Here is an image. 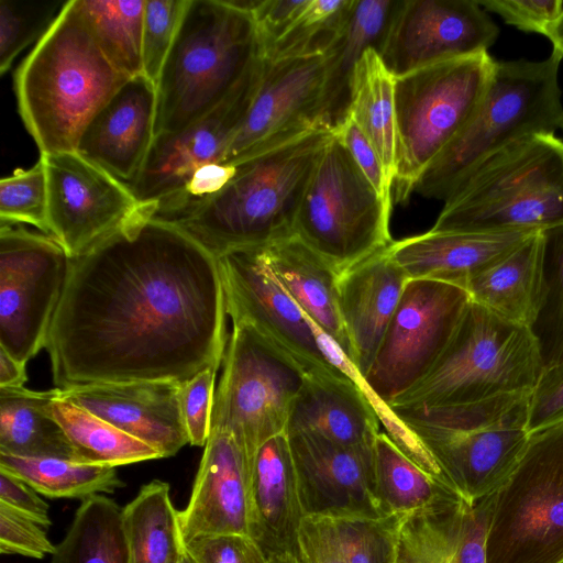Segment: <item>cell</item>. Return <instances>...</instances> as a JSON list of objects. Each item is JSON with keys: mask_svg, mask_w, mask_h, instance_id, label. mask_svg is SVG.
Here are the masks:
<instances>
[{"mask_svg": "<svg viewBox=\"0 0 563 563\" xmlns=\"http://www.w3.org/2000/svg\"><path fill=\"white\" fill-rule=\"evenodd\" d=\"M217 257L148 209L70 258L45 349L57 388L185 383L222 365L229 333Z\"/></svg>", "mask_w": 563, "mask_h": 563, "instance_id": "obj_1", "label": "cell"}, {"mask_svg": "<svg viewBox=\"0 0 563 563\" xmlns=\"http://www.w3.org/2000/svg\"><path fill=\"white\" fill-rule=\"evenodd\" d=\"M128 79L77 0H68L13 77L20 117L40 155L76 152L89 121Z\"/></svg>", "mask_w": 563, "mask_h": 563, "instance_id": "obj_2", "label": "cell"}, {"mask_svg": "<svg viewBox=\"0 0 563 563\" xmlns=\"http://www.w3.org/2000/svg\"><path fill=\"white\" fill-rule=\"evenodd\" d=\"M333 134L319 129L232 164L235 172L220 191L170 222L217 258L294 235L303 195Z\"/></svg>", "mask_w": 563, "mask_h": 563, "instance_id": "obj_3", "label": "cell"}, {"mask_svg": "<svg viewBox=\"0 0 563 563\" xmlns=\"http://www.w3.org/2000/svg\"><path fill=\"white\" fill-rule=\"evenodd\" d=\"M261 56L253 15L228 0H188L156 85L155 135L201 120Z\"/></svg>", "mask_w": 563, "mask_h": 563, "instance_id": "obj_4", "label": "cell"}, {"mask_svg": "<svg viewBox=\"0 0 563 563\" xmlns=\"http://www.w3.org/2000/svg\"><path fill=\"white\" fill-rule=\"evenodd\" d=\"M562 59L554 49L541 60L496 59L490 84L473 118L422 173L413 192L445 201L496 154L532 135L556 134L563 123L559 84Z\"/></svg>", "mask_w": 563, "mask_h": 563, "instance_id": "obj_5", "label": "cell"}, {"mask_svg": "<svg viewBox=\"0 0 563 563\" xmlns=\"http://www.w3.org/2000/svg\"><path fill=\"white\" fill-rule=\"evenodd\" d=\"M561 223L563 139L537 134L475 169L444 201L430 231H543Z\"/></svg>", "mask_w": 563, "mask_h": 563, "instance_id": "obj_6", "label": "cell"}, {"mask_svg": "<svg viewBox=\"0 0 563 563\" xmlns=\"http://www.w3.org/2000/svg\"><path fill=\"white\" fill-rule=\"evenodd\" d=\"M543 361L530 328L472 299L428 374L387 408H438L532 393Z\"/></svg>", "mask_w": 563, "mask_h": 563, "instance_id": "obj_7", "label": "cell"}, {"mask_svg": "<svg viewBox=\"0 0 563 563\" xmlns=\"http://www.w3.org/2000/svg\"><path fill=\"white\" fill-rule=\"evenodd\" d=\"M488 52L439 62L395 79V201L413 192L422 173L473 118L490 84Z\"/></svg>", "mask_w": 563, "mask_h": 563, "instance_id": "obj_8", "label": "cell"}, {"mask_svg": "<svg viewBox=\"0 0 563 563\" xmlns=\"http://www.w3.org/2000/svg\"><path fill=\"white\" fill-rule=\"evenodd\" d=\"M563 561V422L530 434L494 493L487 563Z\"/></svg>", "mask_w": 563, "mask_h": 563, "instance_id": "obj_9", "label": "cell"}, {"mask_svg": "<svg viewBox=\"0 0 563 563\" xmlns=\"http://www.w3.org/2000/svg\"><path fill=\"white\" fill-rule=\"evenodd\" d=\"M390 216L333 134L303 195L295 234L340 276L393 242Z\"/></svg>", "mask_w": 563, "mask_h": 563, "instance_id": "obj_10", "label": "cell"}, {"mask_svg": "<svg viewBox=\"0 0 563 563\" xmlns=\"http://www.w3.org/2000/svg\"><path fill=\"white\" fill-rule=\"evenodd\" d=\"M222 365L211 431L231 434L252 465L263 443L286 433L306 374L244 323L233 324Z\"/></svg>", "mask_w": 563, "mask_h": 563, "instance_id": "obj_11", "label": "cell"}, {"mask_svg": "<svg viewBox=\"0 0 563 563\" xmlns=\"http://www.w3.org/2000/svg\"><path fill=\"white\" fill-rule=\"evenodd\" d=\"M217 260L233 324L253 328L306 375H344L365 388L339 347L278 282L262 246L235 250Z\"/></svg>", "mask_w": 563, "mask_h": 563, "instance_id": "obj_12", "label": "cell"}, {"mask_svg": "<svg viewBox=\"0 0 563 563\" xmlns=\"http://www.w3.org/2000/svg\"><path fill=\"white\" fill-rule=\"evenodd\" d=\"M459 286L409 279L363 384L378 415L420 382L454 334L468 303Z\"/></svg>", "mask_w": 563, "mask_h": 563, "instance_id": "obj_13", "label": "cell"}, {"mask_svg": "<svg viewBox=\"0 0 563 563\" xmlns=\"http://www.w3.org/2000/svg\"><path fill=\"white\" fill-rule=\"evenodd\" d=\"M69 264L52 236L0 225V347L18 361L45 347Z\"/></svg>", "mask_w": 563, "mask_h": 563, "instance_id": "obj_14", "label": "cell"}, {"mask_svg": "<svg viewBox=\"0 0 563 563\" xmlns=\"http://www.w3.org/2000/svg\"><path fill=\"white\" fill-rule=\"evenodd\" d=\"M47 184V223L70 258L120 230L145 207L131 189L77 152L41 154Z\"/></svg>", "mask_w": 563, "mask_h": 563, "instance_id": "obj_15", "label": "cell"}, {"mask_svg": "<svg viewBox=\"0 0 563 563\" xmlns=\"http://www.w3.org/2000/svg\"><path fill=\"white\" fill-rule=\"evenodd\" d=\"M325 85V55L264 59L254 99L221 163L235 164L312 131L331 129L324 118Z\"/></svg>", "mask_w": 563, "mask_h": 563, "instance_id": "obj_16", "label": "cell"}, {"mask_svg": "<svg viewBox=\"0 0 563 563\" xmlns=\"http://www.w3.org/2000/svg\"><path fill=\"white\" fill-rule=\"evenodd\" d=\"M498 35V25L478 1H398L377 53L397 78L439 62L488 52Z\"/></svg>", "mask_w": 563, "mask_h": 563, "instance_id": "obj_17", "label": "cell"}, {"mask_svg": "<svg viewBox=\"0 0 563 563\" xmlns=\"http://www.w3.org/2000/svg\"><path fill=\"white\" fill-rule=\"evenodd\" d=\"M263 68L261 55L214 110L181 132L155 135L139 176L129 187L142 206L152 211L198 168L222 162L251 107Z\"/></svg>", "mask_w": 563, "mask_h": 563, "instance_id": "obj_18", "label": "cell"}, {"mask_svg": "<svg viewBox=\"0 0 563 563\" xmlns=\"http://www.w3.org/2000/svg\"><path fill=\"white\" fill-rule=\"evenodd\" d=\"M529 400L510 412L461 429L404 423L428 449L450 484L470 503L495 493L519 462L530 439Z\"/></svg>", "mask_w": 563, "mask_h": 563, "instance_id": "obj_19", "label": "cell"}, {"mask_svg": "<svg viewBox=\"0 0 563 563\" xmlns=\"http://www.w3.org/2000/svg\"><path fill=\"white\" fill-rule=\"evenodd\" d=\"M287 437L305 517H386L376 493L374 444L349 446L311 432Z\"/></svg>", "mask_w": 563, "mask_h": 563, "instance_id": "obj_20", "label": "cell"}, {"mask_svg": "<svg viewBox=\"0 0 563 563\" xmlns=\"http://www.w3.org/2000/svg\"><path fill=\"white\" fill-rule=\"evenodd\" d=\"M180 383L139 380L57 388V396L155 449L163 457L189 443L180 409Z\"/></svg>", "mask_w": 563, "mask_h": 563, "instance_id": "obj_21", "label": "cell"}, {"mask_svg": "<svg viewBox=\"0 0 563 563\" xmlns=\"http://www.w3.org/2000/svg\"><path fill=\"white\" fill-rule=\"evenodd\" d=\"M251 462L234 438L211 431L187 506L179 511L181 540L238 533L251 537Z\"/></svg>", "mask_w": 563, "mask_h": 563, "instance_id": "obj_22", "label": "cell"}, {"mask_svg": "<svg viewBox=\"0 0 563 563\" xmlns=\"http://www.w3.org/2000/svg\"><path fill=\"white\" fill-rule=\"evenodd\" d=\"M156 86L143 74L129 78L92 117L76 152L130 187L155 137Z\"/></svg>", "mask_w": 563, "mask_h": 563, "instance_id": "obj_23", "label": "cell"}, {"mask_svg": "<svg viewBox=\"0 0 563 563\" xmlns=\"http://www.w3.org/2000/svg\"><path fill=\"white\" fill-rule=\"evenodd\" d=\"M408 280L386 249L339 276V301L350 346V363L362 383Z\"/></svg>", "mask_w": 563, "mask_h": 563, "instance_id": "obj_24", "label": "cell"}, {"mask_svg": "<svg viewBox=\"0 0 563 563\" xmlns=\"http://www.w3.org/2000/svg\"><path fill=\"white\" fill-rule=\"evenodd\" d=\"M539 231L432 232L393 241L386 251L409 279H431L465 289L468 280Z\"/></svg>", "mask_w": 563, "mask_h": 563, "instance_id": "obj_25", "label": "cell"}, {"mask_svg": "<svg viewBox=\"0 0 563 563\" xmlns=\"http://www.w3.org/2000/svg\"><path fill=\"white\" fill-rule=\"evenodd\" d=\"M303 518L289 440L282 433L263 443L252 462L251 538L266 556L297 554Z\"/></svg>", "mask_w": 563, "mask_h": 563, "instance_id": "obj_26", "label": "cell"}, {"mask_svg": "<svg viewBox=\"0 0 563 563\" xmlns=\"http://www.w3.org/2000/svg\"><path fill=\"white\" fill-rule=\"evenodd\" d=\"M378 412L356 380L344 375H306L292 401L286 434L311 432L339 444H374Z\"/></svg>", "mask_w": 563, "mask_h": 563, "instance_id": "obj_27", "label": "cell"}, {"mask_svg": "<svg viewBox=\"0 0 563 563\" xmlns=\"http://www.w3.org/2000/svg\"><path fill=\"white\" fill-rule=\"evenodd\" d=\"M262 249L282 286L350 362V346L339 301L338 273L296 234L273 241Z\"/></svg>", "mask_w": 563, "mask_h": 563, "instance_id": "obj_28", "label": "cell"}, {"mask_svg": "<svg viewBox=\"0 0 563 563\" xmlns=\"http://www.w3.org/2000/svg\"><path fill=\"white\" fill-rule=\"evenodd\" d=\"M471 299L498 317L530 328L543 299L541 231L514 252L472 277L465 286Z\"/></svg>", "mask_w": 563, "mask_h": 563, "instance_id": "obj_29", "label": "cell"}, {"mask_svg": "<svg viewBox=\"0 0 563 563\" xmlns=\"http://www.w3.org/2000/svg\"><path fill=\"white\" fill-rule=\"evenodd\" d=\"M397 4L391 0H354L344 29L324 54V118L329 128L334 129L345 118L355 66L367 48L378 49Z\"/></svg>", "mask_w": 563, "mask_h": 563, "instance_id": "obj_30", "label": "cell"}, {"mask_svg": "<svg viewBox=\"0 0 563 563\" xmlns=\"http://www.w3.org/2000/svg\"><path fill=\"white\" fill-rule=\"evenodd\" d=\"M57 388L0 387V453L75 461L74 449L51 413Z\"/></svg>", "mask_w": 563, "mask_h": 563, "instance_id": "obj_31", "label": "cell"}, {"mask_svg": "<svg viewBox=\"0 0 563 563\" xmlns=\"http://www.w3.org/2000/svg\"><path fill=\"white\" fill-rule=\"evenodd\" d=\"M395 79L377 51L367 48L352 76L346 113L374 146L391 187L396 175Z\"/></svg>", "mask_w": 563, "mask_h": 563, "instance_id": "obj_32", "label": "cell"}, {"mask_svg": "<svg viewBox=\"0 0 563 563\" xmlns=\"http://www.w3.org/2000/svg\"><path fill=\"white\" fill-rule=\"evenodd\" d=\"M122 521L129 563H180L185 547L168 483L143 485L122 508Z\"/></svg>", "mask_w": 563, "mask_h": 563, "instance_id": "obj_33", "label": "cell"}, {"mask_svg": "<svg viewBox=\"0 0 563 563\" xmlns=\"http://www.w3.org/2000/svg\"><path fill=\"white\" fill-rule=\"evenodd\" d=\"M49 409L70 442L76 462L117 467L162 459L146 443L86 409L58 398L57 394Z\"/></svg>", "mask_w": 563, "mask_h": 563, "instance_id": "obj_34", "label": "cell"}, {"mask_svg": "<svg viewBox=\"0 0 563 563\" xmlns=\"http://www.w3.org/2000/svg\"><path fill=\"white\" fill-rule=\"evenodd\" d=\"M49 563H129L122 508L100 494L81 500Z\"/></svg>", "mask_w": 563, "mask_h": 563, "instance_id": "obj_35", "label": "cell"}, {"mask_svg": "<svg viewBox=\"0 0 563 563\" xmlns=\"http://www.w3.org/2000/svg\"><path fill=\"white\" fill-rule=\"evenodd\" d=\"M0 471L21 479L48 498L84 500L99 493L112 494L124 486L115 467L69 459L0 453Z\"/></svg>", "mask_w": 563, "mask_h": 563, "instance_id": "obj_36", "label": "cell"}, {"mask_svg": "<svg viewBox=\"0 0 563 563\" xmlns=\"http://www.w3.org/2000/svg\"><path fill=\"white\" fill-rule=\"evenodd\" d=\"M465 500L449 486L426 506L402 515L395 563H455L452 525Z\"/></svg>", "mask_w": 563, "mask_h": 563, "instance_id": "obj_37", "label": "cell"}, {"mask_svg": "<svg viewBox=\"0 0 563 563\" xmlns=\"http://www.w3.org/2000/svg\"><path fill=\"white\" fill-rule=\"evenodd\" d=\"M374 457L376 493L385 516L415 511L450 486L419 468L385 432L375 439Z\"/></svg>", "mask_w": 563, "mask_h": 563, "instance_id": "obj_38", "label": "cell"}, {"mask_svg": "<svg viewBox=\"0 0 563 563\" xmlns=\"http://www.w3.org/2000/svg\"><path fill=\"white\" fill-rule=\"evenodd\" d=\"M112 63L129 78L142 74L145 0H77Z\"/></svg>", "mask_w": 563, "mask_h": 563, "instance_id": "obj_39", "label": "cell"}, {"mask_svg": "<svg viewBox=\"0 0 563 563\" xmlns=\"http://www.w3.org/2000/svg\"><path fill=\"white\" fill-rule=\"evenodd\" d=\"M354 0H306L301 9L271 44L261 48L265 60L324 55L350 16Z\"/></svg>", "mask_w": 563, "mask_h": 563, "instance_id": "obj_40", "label": "cell"}, {"mask_svg": "<svg viewBox=\"0 0 563 563\" xmlns=\"http://www.w3.org/2000/svg\"><path fill=\"white\" fill-rule=\"evenodd\" d=\"M541 236L543 299L531 331L545 368L563 358V223L541 231Z\"/></svg>", "mask_w": 563, "mask_h": 563, "instance_id": "obj_41", "label": "cell"}, {"mask_svg": "<svg viewBox=\"0 0 563 563\" xmlns=\"http://www.w3.org/2000/svg\"><path fill=\"white\" fill-rule=\"evenodd\" d=\"M401 516L325 519L344 563H395Z\"/></svg>", "mask_w": 563, "mask_h": 563, "instance_id": "obj_42", "label": "cell"}, {"mask_svg": "<svg viewBox=\"0 0 563 563\" xmlns=\"http://www.w3.org/2000/svg\"><path fill=\"white\" fill-rule=\"evenodd\" d=\"M67 1L0 0V74L51 27Z\"/></svg>", "mask_w": 563, "mask_h": 563, "instance_id": "obj_43", "label": "cell"}, {"mask_svg": "<svg viewBox=\"0 0 563 563\" xmlns=\"http://www.w3.org/2000/svg\"><path fill=\"white\" fill-rule=\"evenodd\" d=\"M21 224H30L49 235L47 184L41 159L31 168H18L0 180V225Z\"/></svg>", "mask_w": 563, "mask_h": 563, "instance_id": "obj_44", "label": "cell"}, {"mask_svg": "<svg viewBox=\"0 0 563 563\" xmlns=\"http://www.w3.org/2000/svg\"><path fill=\"white\" fill-rule=\"evenodd\" d=\"M188 0H145L142 74L157 85L178 33Z\"/></svg>", "mask_w": 563, "mask_h": 563, "instance_id": "obj_45", "label": "cell"}, {"mask_svg": "<svg viewBox=\"0 0 563 563\" xmlns=\"http://www.w3.org/2000/svg\"><path fill=\"white\" fill-rule=\"evenodd\" d=\"M494 493L475 501L465 500L452 525L455 563H487V539Z\"/></svg>", "mask_w": 563, "mask_h": 563, "instance_id": "obj_46", "label": "cell"}, {"mask_svg": "<svg viewBox=\"0 0 563 563\" xmlns=\"http://www.w3.org/2000/svg\"><path fill=\"white\" fill-rule=\"evenodd\" d=\"M217 372L207 368L180 385L181 415L195 446H205L210 435Z\"/></svg>", "mask_w": 563, "mask_h": 563, "instance_id": "obj_47", "label": "cell"}, {"mask_svg": "<svg viewBox=\"0 0 563 563\" xmlns=\"http://www.w3.org/2000/svg\"><path fill=\"white\" fill-rule=\"evenodd\" d=\"M41 525L0 503V553L43 559L55 552Z\"/></svg>", "mask_w": 563, "mask_h": 563, "instance_id": "obj_48", "label": "cell"}, {"mask_svg": "<svg viewBox=\"0 0 563 563\" xmlns=\"http://www.w3.org/2000/svg\"><path fill=\"white\" fill-rule=\"evenodd\" d=\"M194 563H266V555L256 541L246 534L201 536L185 544Z\"/></svg>", "mask_w": 563, "mask_h": 563, "instance_id": "obj_49", "label": "cell"}, {"mask_svg": "<svg viewBox=\"0 0 563 563\" xmlns=\"http://www.w3.org/2000/svg\"><path fill=\"white\" fill-rule=\"evenodd\" d=\"M333 130L336 139L350 153L357 167L384 201L386 208L391 211L393 187L388 184L380 158L367 136L347 114Z\"/></svg>", "mask_w": 563, "mask_h": 563, "instance_id": "obj_50", "label": "cell"}, {"mask_svg": "<svg viewBox=\"0 0 563 563\" xmlns=\"http://www.w3.org/2000/svg\"><path fill=\"white\" fill-rule=\"evenodd\" d=\"M563 422V358L543 368L529 399L527 430L531 434Z\"/></svg>", "mask_w": 563, "mask_h": 563, "instance_id": "obj_51", "label": "cell"}, {"mask_svg": "<svg viewBox=\"0 0 563 563\" xmlns=\"http://www.w3.org/2000/svg\"><path fill=\"white\" fill-rule=\"evenodd\" d=\"M478 3L507 24L542 35L563 10L562 0H482Z\"/></svg>", "mask_w": 563, "mask_h": 563, "instance_id": "obj_52", "label": "cell"}, {"mask_svg": "<svg viewBox=\"0 0 563 563\" xmlns=\"http://www.w3.org/2000/svg\"><path fill=\"white\" fill-rule=\"evenodd\" d=\"M301 563H344L325 518L305 517L298 533Z\"/></svg>", "mask_w": 563, "mask_h": 563, "instance_id": "obj_53", "label": "cell"}, {"mask_svg": "<svg viewBox=\"0 0 563 563\" xmlns=\"http://www.w3.org/2000/svg\"><path fill=\"white\" fill-rule=\"evenodd\" d=\"M0 503H3L47 529L49 506L27 484L0 471Z\"/></svg>", "mask_w": 563, "mask_h": 563, "instance_id": "obj_54", "label": "cell"}, {"mask_svg": "<svg viewBox=\"0 0 563 563\" xmlns=\"http://www.w3.org/2000/svg\"><path fill=\"white\" fill-rule=\"evenodd\" d=\"M26 380V363L0 347V387H22Z\"/></svg>", "mask_w": 563, "mask_h": 563, "instance_id": "obj_55", "label": "cell"}, {"mask_svg": "<svg viewBox=\"0 0 563 563\" xmlns=\"http://www.w3.org/2000/svg\"><path fill=\"white\" fill-rule=\"evenodd\" d=\"M544 36L552 43V49L559 52L563 57V10L548 26Z\"/></svg>", "mask_w": 563, "mask_h": 563, "instance_id": "obj_56", "label": "cell"}, {"mask_svg": "<svg viewBox=\"0 0 563 563\" xmlns=\"http://www.w3.org/2000/svg\"><path fill=\"white\" fill-rule=\"evenodd\" d=\"M266 563H301L298 554L291 552L273 553L266 556Z\"/></svg>", "mask_w": 563, "mask_h": 563, "instance_id": "obj_57", "label": "cell"}, {"mask_svg": "<svg viewBox=\"0 0 563 563\" xmlns=\"http://www.w3.org/2000/svg\"><path fill=\"white\" fill-rule=\"evenodd\" d=\"M180 563H194L190 558L186 554L183 555L181 560H180Z\"/></svg>", "mask_w": 563, "mask_h": 563, "instance_id": "obj_58", "label": "cell"}, {"mask_svg": "<svg viewBox=\"0 0 563 563\" xmlns=\"http://www.w3.org/2000/svg\"><path fill=\"white\" fill-rule=\"evenodd\" d=\"M561 131L563 132V123H562V126H561ZM563 139V137H562Z\"/></svg>", "mask_w": 563, "mask_h": 563, "instance_id": "obj_59", "label": "cell"}, {"mask_svg": "<svg viewBox=\"0 0 563 563\" xmlns=\"http://www.w3.org/2000/svg\"><path fill=\"white\" fill-rule=\"evenodd\" d=\"M560 563H563V561H562V562H560Z\"/></svg>", "mask_w": 563, "mask_h": 563, "instance_id": "obj_60", "label": "cell"}]
</instances>
